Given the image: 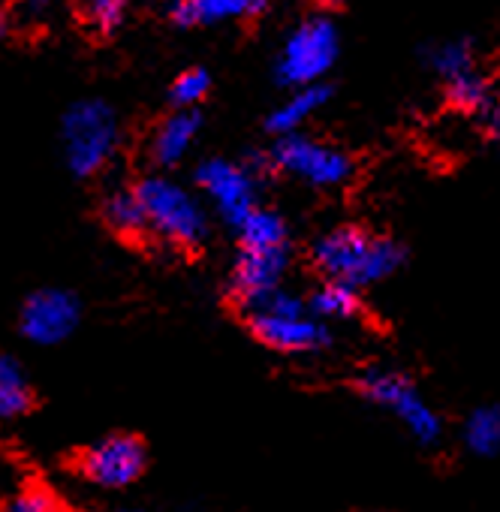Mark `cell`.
<instances>
[{"mask_svg": "<svg viewBox=\"0 0 500 512\" xmlns=\"http://www.w3.org/2000/svg\"><path fill=\"white\" fill-rule=\"evenodd\" d=\"M404 263V250L383 235L359 226H338L314 244V266L326 281H341L356 290L395 275Z\"/></svg>", "mask_w": 500, "mask_h": 512, "instance_id": "6da1fadb", "label": "cell"}, {"mask_svg": "<svg viewBox=\"0 0 500 512\" xmlns=\"http://www.w3.org/2000/svg\"><path fill=\"white\" fill-rule=\"evenodd\" d=\"M247 326L257 341L278 353H320L332 344L329 326L311 314L308 302L284 287L247 311Z\"/></svg>", "mask_w": 500, "mask_h": 512, "instance_id": "7a4b0ae2", "label": "cell"}, {"mask_svg": "<svg viewBox=\"0 0 500 512\" xmlns=\"http://www.w3.org/2000/svg\"><path fill=\"white\" fill-rule=\"evenodd\" d=\"M356 392L368 404H374V407L386 410L389 416H395L416 443L434 446L440 440L443 419L425 401V395L419 392V386L407 374L392 371V368H365L356 377Z\"/></svg>", "mask_w": 500, "mask_h": 512, "instance_id": "3957f363", "label": "cell"}, {"mask_svg": "<svg viewBox=\"0 0 500 512\" xmlns=\"http://www.w3.org/2000/svg\"><path fill=\"white\" fill-rule=\"evenodd\" d=\"M145 211V226L178 247H196L208 232V217L196 196L169 178H145L136 187Z\"/></svg>", "mask_w": 500, "mask_h": 512, "instance_id": "277c9868", "label": "cell"}, {"mask_svg": "<svg viewBox=\"0 0 500 512\" xmlns=\"http://www.w3.org/2000/svg\"><path fill=\"white\" fill-rule=\"evenodd\" d=\"M118 118L100 100H82L64 115V151L76 175H97L115 154Z\"/></svg>", "mask_w": 500, "mask_h": 512, "instance_id": "5b68a950", "label": "cell"}, {"mask_svg": "<svg viewBox=\"0 0 500 512\" xmlns=\"http://www.w3.org/2000/svg\"><path fill=\"white\" fill-rule=\"evenodd\" d=\"M338 28L326 16L305 19L284 43L278 55V79L287 88L320 85V79L338 61Z\"/></svg>", "mask_w": 500, "mask_h": 512, "instance_id": "8992f818", "label": "cell"}, {"mask_svg": "<svg viewBox=\"0 0 500 512\" xmlns=\"http://www.w3.org/2000/svg\"><path fill=\"white\" fill-rule=\"evenodd\" d=\"M148 467L145 443L136 434H106L73 458V470L100 488H127Z\"/></svg>", "mask_w": 500, "mask_h": 512, "instance_id": "52a82bcc", "label": "cell"}, {"mask_svg": "<svg viewBox=\"0 0 500 512\" xmlns=\"http://www.w3.org/2000/svg\"><path fill=\"white\" fill-rule=\"evenodd\" d=\"M272 160L281 172L302 178L305 184L314 187H341L353 178V160L341 148L323 145L317 139L290 133L281 136L278 145L272 148Z\"/></svg>", "mask_w": 500, "mask_h": 512, "instance_id": "ba28073f", "label": "cell"}, {"mask_svg": "<svg viewBox=\"0 0 500 512\" xmlns=\"http://www.w3.org/2000/svg\"><path fill=\"white\" fill-rule=\"evenodd\" d=\"M196 181L202 193L214 202L220 217L229 226H241L244 217L257 208V181L244 166L229 160H205L196 169Z\"/></svg>", "mask_w": 500, "mask_h": 512, "instance_id": "9c48e42d", "label": "cell"}, {"mask_svg": "<svg viewBox=\"0 0 500 512\" xmlns=\"http://www.w3.org/2000/svg\"><path fill=\"white\" fill-rule=\"evenodd\" d=\"M287 266H290L287 247H275V250L241 247L238 260H235V269H232V281H229L235 305L244 314L250 308H257L266 296L281 290Z\"/></svg>", "mask_w": 500, "mask_h": 512, "instance_id": "30bf717a", "label": "cell"}, {"mask_svg": "<svg viewBox=\"0 0 500 512\" xmlns=\"http://www.w3.org/2000/svg\"><path fill=\"white\" fill-rule=\"evenodd\" d=\"M79 323V305L70 293L40 290L22 308V332L34 344H58Z\"/></svg>", "mask_w": 500, "mask_h": 512, "instance_id": "8fae6325", "label": "cell"}, {"mask_svg": "<svg viewBox=\"0 0 500 512\" xmlns=\"http://www.w3.org/2000/svg\"><path fill=\"white\" fill-rule=\"evenodd\" d=\"M266 7V0H169V16L178 25H217L250 19Z\"/></svg>", "mask_w": 500, "mask_h": 512, "instance_id": "7c38bea8", "label": "cell"}, {"mask_svg": "<svg viewBox=\"0 0 500 512\" xmlns=\"http://www.w3.org/2000/svg\"><path fill=\"white\" fill-rule=\"evenodd\" d=\"M196 136H199V115L193 109H181V112L169 115L160 124L157 136H154V157H157V163H163V166L181 163L190 154Z\"/></svg>", "mask_w": 500, "mask_h": 512, "instance_id": "4fadbf2b", "label": "cell"}, {"mask_svg": "<svg viewBox=\"0 0 500 512\" xmlns=\"http://www.w3.org/2000/svg\"><path fill=\"white\" fill-rule=\"evenodd\" d=\"M329 100V88L323 85H305V88H293V94L272 112L269 118V130L278 136H290L296 133L305 121H311L320 106Z\"/></svg>", "mask_w": 500, "mask_h": 512, "instance_id": "5bb4252c", "label": "cell"}, {"mask_svg": "<svg viewBox=\"0 0 500 512\" xmlns=\"http://www.w3.org/2000/svg\"><path fill=\"white\" fill-rule=\"evenodd\" d=\"M37 407V392L13 356H0V419H19Z\"/></svg>", "mask_w": 500, "mask_h": 512, "instance_id": "9a60e30c", "label": "cell"}, {"mask_svg": "<svg viewBox=\"0 0 500 512\" xmlns=\"http://www.w3.org/2000/svg\"><path fill=\"white\" fill-rule=\"evenodd\" d=\"M311 314L320 317L323 323H347V320H356L362 317V299H359V290L350 287V284H341V281H326L308 302Z\"/></svg>", "mask_w": 500, "mask_h": 512, "instance_id": "2e32d148", "label": "cell"}, {"mask_svg": "<svg viewBox=\"0 0 500 512\" xmlns=\"http://www.w3.org/2000/svg\"><path fill=\"white\" fill-rule=\"evenodd\" d=\"M461 440L479 458L497 455L500 452V404H482L470 410L461 425Z\"/></svg>", "mask_w": 500, "mask_h": 512, "instance_id": "e0dca14e", "label": "cell"}, {"mask_svg": "<svg viewBox=\"0 0 500 512\" xmlns=\"http://www.w3.org/2000/svg\"><path fill=\"white\" fill-rule=\"evenodd\" d=\"M238 238H241V247H257V250L287 247V223L275 211L254 208L238 226Z\"/></svg>", "mask_w": 500, "mask_h": 512, "instance_id": "ac0fdd59", "label": "cell"}, {"mask_svg": "<svg viewBox=\"0 0 500 512\" xmlns=\"http://www.w3.org/2000/svg\"><path fill=\"white\" fill-rule=\"evenodd\" d=\"M446 97L458 112H479L491 103V88L479 73H461L446 82Z\"/></svg>", "mask_w": 500, "mask_h": 512, "instance_id": "d6986e66", "label": "cell"}, {"mask_svg": "<svg viewBox=\"0 0 500 512\" xmlns=\"http://www.w3.org/2000/svg\"><path fill=\"white\" fill-rule=\"evenodd\" d=\"M7 512H76L55 488L46 482H25L19 494L7 503Z\"/></svg>", "mask_w": 500, "mask_h": 512, "instance_id": "ffe728a7", "label": "cell"}, {"mask_svg": "<svg viewBox=\"0 0 500 512\" xmlns=\"http://www.w3.org/2000/svg\"><path fill=\"white\" fill-rule=\"evenodd\" d=\"M106 220L118 229V232H142L148 229L145 226V211H142V202L136 196V190H121L115 193L109 202H106Z\"/></svg>", "mask_w": 500, "mask_h": 512, "instance_id": "44dd1931", "label": "cell"}, {"mask_svg": "<svg viewBox=\"0 0 500 512\" xmlns=\"http://www.w3.org/2000/svg\"><path fill=\"white\" fill-rule=\"evenodd\" d=\"M431 67L437 76H443L446 82L461 76V73H470L473 70V52L464 40H455V43H443L434 49L431 55Z\"/></svg>", "mask_w": 500, "mask_h": 512, "instance_id": "7402d4cb", "label": "cell"}, {"mask_svg": "<svg viewBox=\"0 0 500 512\" xmlns=\"http://www.w3.org/2000/svg\"><path fill=\"white\" fill-rule=\"evenodd\" d=\"M211 82H208V73L205 70H187L175 79L172 85V100L181 106V109H193L205 94H208Z\"/></svg>", "mask_w": 500, "mask_h": 512, "instance_id": "603a6c76", "label": "cell"}, {"mask_svg": "<svg viewBox=\"0 0 500 512\" xmlns=\"http://www.w3.org/2000/svg\"><path fill=\"white\" fill-rule=\"evenodd\" d=\"M82 13L94 28L112 31L121 25V19L127 13V0H82Z\"/></svg>", "mask_w": 500, "mask_h": 512, "instance_id": "cb8c5ba5", "label": "cell"}, {"mask_svg": "<svg viewBox=\"0 0 500 512\" xmlns=\"http://www.w3.org/2000/svg\"><path fill=\"white\" fill-rule=\"evenodd\" d=\"M485 127H488V133H491L494 139H500V103H494V106L488 109Z\"/></svg>", "mask_w": 500, "mask_h": 512, "instance_id": "d4e9b609", "label": "cell"}, {"mask_svg": "<svg viewBox=\"0 0 500 512\" xmlns=\"http://www.w3.org/2000/svg\"><path fill=\"white\" fill-rule=\"evenodd\" d=\"M4 31H7V22H4V19H0V37H4Z\"/></svg>", "mask_w": 500, "mask_h": 512, "instance_id": "484cf974", "label": "cell"}, {"mask_svg": "<svg viewBox=\"0 0 500 512\" xmlns=\"http://www.w3.org/2000/svg\"><path fill=\"white\" fill-rule=\"evenodd\" d=\"M31 4H40L43 7V4H49V0H31Z\"/></svg>", "mask_w": 500, "mask_h": 512, "instance_id": "4316f807", "label": "cell"}, {"mask_svg": "<svg viewBox=\"0 0 500 512\" xmlns=\"http://www.w3.org/2000/svg\"><path fill=\"white\" fill-rule=\"evenodd\" d=\"M127 512H139V509H127Z\"/></svg>", "mask_w": 500, "mask_h": 512, "instance_id": "83f0119b", "label": "cell"}, {"mask_svg": "<svg viewBox=\"0 0 500 512\" xmlns=\"http://www.w3.org/2000/svg\"><path fill=\"white\" fill-rule=\"evenodd\" d=\"M332 4H338V0H332Z\"/></svg>", "mask_w": 500, "mask_h": 512, "instance_id": "f1b7e54d", "label": "cell"}]
</instances>
